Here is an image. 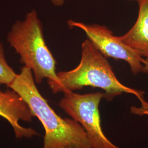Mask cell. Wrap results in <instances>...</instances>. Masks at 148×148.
Returning a JSON list of instances; mask_svg holds the SVG:
<instances>
[{
    "label": "cell",
    "instance_id": "obj_2",
    "mask_svg": "<svg viewBox=\"0 0 148 148\" xmlns=\"http://www.w3.org/2000/svg\"><path fill=\"white\" fill-rule=\"evenodd\" d=\"M57 79H47L48 84L54 93L81 90L90 86L105 91L108 101L123 93L136 95L139 100L144 98V92L122 84L117 79L106 57L89 40L82 44V56L79 65L68 71L57 73Z\"/></svg>",
    "mask_w": 148,
    "mask_h": 148
},
{
    "label": "cell",
    "instance_id": "obj_6",
    "mask_svg": "<svg viewBox=\"0 0 148 148\" xmlns=\"http://www.w3.org/2000/svg\"><path fill=\"white\" fill-rule=\"evenodd\" d=\"M0 116L11 124L16 137L30 138L37 135L34 130L19 124L20 121L32 122L34 116L27 103L12 89L5 92L0 90Z\"/></svg>",
    "mask_w": 148,
    "mask_h": 148
},
{
    "label": "cell",
    "instance_id": "obj_3",
    "mask_svg": "<svg viewBox=\"0 0 148 148\" xmlns=\"http://www.w3.org/2000/svg\"><path fill=\"white\" fill-rule=\"evenodd\" d=\"M7 41L19 54L24 66L32 70L36 83H41L44 79H57L56 61L46 43L42 25L35 10L13 25Z\"/></svg>",
    "mask_w": 148,
    "mask_h": 148
},
{
    "label": "cell",
    "instance_id": "obj_10",
    "mask_svg": "<svg viewBox=\"0 0 148 148\" xmlns=\"http://www.w3.org/2000/svg\"><path fill=\"white\" fill-rule=\"evenodd\" d=\"M52 3L56 6H62L64 4L65 0H51Z\"/></svg>",
    "mask_w": 148,
    "mask_h": 148
},
{
    "label": "cell",
    "instance_id": "obj_8",
    "mask_svg": "<svg viewBox=\"0 0 148 148\" xmlns=\"http://www.w3.org/2000/svg\"><path fill=\"white\" fill-rule=\"evenodd\" d=\"M17 74L7 62L4 49L0 43V85L7 86L16 79Z\"/></svg>",
    "mask_w": 148,
    "mask_h": 148
},
{
    "label": "cell",
    "instance_id": "obj_11",
    "mask_svg": "<svg viewBox=\"0 0 148 148\" xmlns=\"http://www.w3.org/2000/svg\"><path fill=\"white\" fill-rule=\"evenodd\" d=\"M143 65H144L143 73H148V58L145 59H144Z\"/></svg>",
    "mask_w": 148,
    "mask_h": 148
},
{
    "label": "cell",
    "instance_id": "obj_9",
    "mask_svg": "<svg viewBox=\"0 0 148 148\" xmlns=\"http://www.w3.org/2000/svg\"><path fill=\"white\" fill-rule=\"evenodd\" d=\"M141 106L139 107L133 106L131 108V111L133 114L139 116H148V102L142 98L139 99Z\"/></svg>",
    "mask_w": 148,
    "mask_h": 148
},
{
    "label": "cell",
    "instance_id": "obj_5",
    "mask_svg": "<svg viewBox=\"0 0 148 148\" xmlns=\"http://www.w3.org/2000/svg\"><path fill=\"white\" fill-rule=\"evenodd\" d=\"M70 27H76L84 30L89 40L106 57L126 61L130 65L134 75L143 73L142 57L137 51L122 42L119 37L107 27L98 24L88 25L81 22L69 20Z\"/></svg>",
    "mask_w": 148,
    "mask_h": 148
},
{
    "label": "cell",
    "instance_id": "obj_1",
    "mask_svg": "<svg viewBox=\"0 0 148 148\" xmlns=\"http://www.w3.org/2000/svg\"><path fill=\"white\" fill-rule=\"evenodd\" d=\"M35 83L32 70L24 66L8 87L21 97L34 116L42 124L45 131L43 148H92L81 124L73 119L59 116L41 95Z\"/></svg>",
    "mask_w": 148,
    "mask_h": 148
},
{
    "label": "cell",
    "instance_id": "obj_4",
    "mask_svg": "<svg viewBox=\"0 0 148 148\" xmlns=\"http://www.w3.org/2000/svg\"><path fill=\"white\" fill-rule=\"evenodd\" d=\"M64 94L59 106L84 128L92 148H120L106 137L101 129L99 105L104 93L79 95L68 90Z\"/></svg>",
    "mask_w": 148,
    "mask_h": 148
},
{
    "label": "cell",
    "instance_id": "obj_7",
    "mask_svg": "<svg viewBox=\"0 0 148 148\" xmlns=\"http://www.w3.org/2000/svg\"><path fill=\"white\" fill-rule=\"evenodd\" d=\"M139 11L137 21L125 35L119 36L122 42L148 58V0H137Z\"/></svg>",
    "mask_w": 148,
    "mask_h": 148
},
{
    "label": "cell",
    "instance_id": "obj_12",
    "mask_svg": "<svg viewBox=\"0 0 148 148\" xmlns=\"http://www.w3.org/2000/svg\"><path fill=\"white\" fill-rule=\"evenodd\" d=\"M134 1H137V0H134Z\"/></svg>",
    "mask_w": 148,
    "mask_h": 148
}]
</instances>
